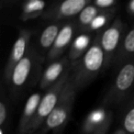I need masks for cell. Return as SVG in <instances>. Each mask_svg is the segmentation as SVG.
Wrapping results in <instances>:
<instances>
[{
    "instance_id": "d4e9b609",
    "label": "cell",
    "mask_w": 134,
    "mask_h": 134,
    "mask_svg": "<svg viewBox=\"0 0 134 134\" xmlns=\"http://www.w3.org/2000/svg\"><path fill=\"white\" fill-rule=\"evenodd\" d=\"M31 134H41V131H40V130H38V131L33 132V133H31Z\"/></svg>"
},
{
    "instance_id": "ba28073f",
    "label": "cell",
    "mask_w": 134,
    "mask_h": 134,
    "mask_svg": "<svg viewBox=\"0 0 134 134\" xmlns=\"http://www.w3.org/2000/svg\"><path fill=\"white\" fill-rule=\"evenodd\" d=\"M30 39H31V31L27 29H20L19 31L17 39L14 42L11 49V52L7 62L4 70V81L7 85L9 84L10 78L13 70L17 64L25 57L28 52L30 45Z\"/></svg>"
},
{
    "instance_id": "7402d4cb",
    "label": "cell",
    "mask_w": 134,
    "mask_h": 134,
    "mask_svg": "<svg viewBox=\"0 0 134 134\" xmlns=\"http://www.w3.org/2000/svg\"><path fill=\"white\" fill-rule=\"evenodd\" d=\"M111 121H112V119H109L104 126L102 127L101 129H99L98 130H97L96 132H94L93 134H107V132L108 131V129H109L110 125H111Z\"/></svg>"
},
{
    "instance_id": "44dd1931",
    "label": "cell",
    "mask_w": 134,
    "mask_h": 134,
    "mask_svg": "<svg viewBox=\"0 0 134 134\" xmlns=\"http://www.w3.org/2000/svg\"><path fill=\"white\" fill-rule=\"evenodd\" d=\"M92 4L101 10H112L116 9L118 3L115 0H95L92 1Z\"/></svg>"
},
{
    "instance_id": "7c38bea8",
    "label": "cell",
    "mask_w": 134,
    "mask_h": 134,
    "mask_svg": "<svg viewBox=\"0 0 134 134\" xmlns=\"http://www.w3.org/2000/svg\"><path fill=\"white\" fill-rule=\"evenodd\" d=\"M63 26V22H52L45 27L41 31L39 37V41H38L37 51L43 60L46 59Z\"/></svg>"
},
{
    "instance_id": "2e32d148",
    "label": "cell",
    "mask_w": 134,
    "mask_h": 134,
    "mask_svg": "<svg viewBox=\"0 0 134 134\" xmlns=\"http://www.w3.org/2000/svg\"><path fill=\"white\" fill-rule=\"evenodd\" d=\"M47 3L42 0H28L21 7L20 19L28 21L30 19L42 17L46 11Z\"/></svg>"
},
{
    "instance_id": "30bf717a",
    "label": "cell",
    "mask_w": 134,
    "mask_h": 134,
    "mask_svg": "<svg viewBox=\"0 0 134 134\" xmlns=\"http://www.w3.org/2000/svg\"><path fill=\"white\" fill-rule=\"evenodd\" d=\"M72 68V64L67 56L62 57L51 63L42 71L39 86L41 89L48 90L58 82Z\"/></svg>"
},
{
    "instance_id": "4fadbf2b",
    "label": "cell",
    "mask_w": 134,
    "mask_h": 134,
    "mask_svg": "<svg viewBox=\"0 0 134 134\" xmlns=\"http://www.w3.org/2000/svg\"><path fill=\"white\" fill-rule=\"evenodd\" d=\"M111 119V113L108 112L104 108H97L91 110L86 117L84 123H83V133L93 134L94 132L102 128Z\"/></svg>"
},
{
    "instance_id": "5bb4252c",
    "label": "cell",
    "mask_w": 134,
    "mask_h": 134,
    "mask_svg": "<svg viewBox=\"0 0 134 134\" xmlns=\"http://www.w3.org/2000/svg\"><path fill=\"white\" fill-rule=\"evenodd\" d=\"M92 35L88 32H82L75 38L68 52V59L72 65L84 56L92 44Z\"/></svg>"
},
{
    "instance_id": "ffe728a7",
    "label": "cell",
    "mask_w": 134,
    "mask_h": 134,
    "mask_svg": "<svg viewBox=\"0 0 134 134\" xmlns=\"http://www.w3.org/2000/svg\"><path fill=\"white\" fill-rule=\"evenodd\" d=\"M8 119V107L5 101L4 95L2 94V99L0 101V127L4 128Z\"/></svg>"
},
{
    "instance_id": "8fae6325",
    "label": "cell",
    "mask_w": 134,
    "mask_h": 134,
    "mask_svg": "<svg viewBox=\"0 0 134 134\" xmlns=\"http://www.w3.org/2000/svg\"><path fill=\"white\" fill-rule=\"evenodd\" d=\"M41 97H42L39 92H35L31 94L27 99L20 119H19V134H30V127L36 117Z\"/></svg>"
},
{
    "instance_id": "603a6c76",
    "label": "cell",
    "mask_w": 134,
    "mask_h": 134,
    "mask_svg": "<svg viewBox=\"0 0 134 134\" xmlns=\"http://www.w3.org/2000/svg\"><path fill=\"white\" fill-rule=\"evenodd\" d=\"M127 11H128V13L130 16L134 17V0L128 3V5H127Z\"/></svg>"
},
{
    "instance_id": "3957f363",
    "label": "cell",
    "mask_w": 134,
    "mask_h": 134,
    "mask_svg": "<svg viewBox=\"0 0 134 134\" xmlns=\"http://www.w3.org/2000/svg\"><path fill=\"white\" fill-rule=\"evenodd\" d=\"M76 92L77 90L72 84L71 78H70V81L63 89L55 108L47 118L42 127L40 129L41 134H47V132H49L50 130H53V131L61 130L66 125L75 105Z\"/></svg>"
},
{
    "instance_id": "cb8c5ba5",
    "label": "cell",
    "mask_w": 134,
    "mask_h": 134,
    "mask_svg": "<svg viewBox=\"0 0 134 134\" xmlns=\"http://www.w3.org/2000/svg\"><path fill=\"white\" fill-rule=\"evenodd\" d=\"M113 134H129V133H127V132L125 131V130H123L122 128H121V129H119L118 130H116V131L114 132Z\"/></svg>"
},
{
    "instance_id": "52a82bcc",
    "label": "cell",
    "mask_w": 134,
    "mask_h": 134,
    "mask_svg": "<svg viewBox=\"0 0 134 134\" xmlns=\"http://www.w3.org/2000/svg\"><path fill=\"white\" fill-rule=\"evenodd\" d=\"M91 2L90 0H65L48 8L41 18L52 22H62L64 19L78 17L83 9Z\"/></svg>"
},
{
    "instance_id": "6da1fadb",
    "label": "cell",
    "mask_w": 134,
    "mask_h": 134,
    "mask_svg": "<svg viewBox=\"0 0 134 134\" xmlns=\"http://www.w3.org/2000/svg\"><path fill=\"white\" fill-rule=\"evenodd\" d=\"M100 34L101 31L97 32L87 52L72 65L71 82L77 91L87 86L103 68H106L105 54L100 44Z\"/></svg>"
},
{
    "instance_id": "d6986e66",
    "label": "cell",
    "mask_w": 134,
    "mask_h": 134,
    "mask_svg": "<svg viewBox=\"0 0 134 134\" xmlns=\"http://www.w3.org/2000/svg\"><path fill=\"white\" fill-rule=\"evenodd\" d=\"M122 129L129 134H134V97L127 108L122 119Z\"/></svg>"
},
{
    "instance_id": "5b68a950",
    "label": "cell",
    "mask_w": 134,
    "mask_h": 134,
    "mask_svg": "<svg viewBox=\"0 0 134 134\" xmlns=\"http://www.w3.org/2000/svg\"><path fill=\"white\" fill-rule=\"evenodd\" d=\"M71 70L72 68L56 84L51 86L48 90H46L44 96H42L41 102H40L39 108H38L36 117L34 119L33 122H32L31 127H30V134L38 131V130L42 127L43 123L45 122L47 118L53 111L57 103L59 102V99L61 97L63 89H64L66 85L70 81Z\"/></svg>"
},
{
    "instance_id": "ac0fdd59",
    "label": "cell",
    "mask_w": 134,
    "mask_h": 134,
    "mask_svg": "<svg viewBox=\"0 0 134 134\" xmlns=\"http://www.w3.org/2000/svg\"><path fill=\"white\" fill-rule=\"evenodd\" d=\"M116 9L112 10H107V11H103L98 17L96 18V19L91 23V25L89 26V28L87 29V31H93V30H98L101 31L100 30H102L103 28H105L106 26H108V22L111 20L112 17L115 14Z\"/></svg>"
},
{
    "instance_id": "277c9868",
    "label": "cell",
    "mask_w": 134,
    "mask_h": 134,
    "mask_svg": "<svg viewBox=\"0 0 134 134\" xmlns=\"http://www.w3.org/2000/svg\"><path fill=\"white\" fill-rule=\"evenodd\" d=\"M134 86V59L119 67V72L104 99L105 106H119L128 97Z\"/></svg>"
},
{
    "instance_id": "7a4b0ae2",
    "label": "cell",
    "mask_w": 134,
    "mask_h": 134,
    "mask_svg": "<svg viewBox=\"0 0 134 134\" xmlns=\"http://www.w3.org/2000/svg\"><path fill=\"white\" fill-rule=\"evenodd\" d=\"M44 60L34 46H30L25 57L13 70L9 84L11 98L18 99L25 91L40 82L42 71L41 64Z\"/></svg>"
},
{
    "instance_id": "9c48e42d",
    "label": "cell",
    "mask_w": 134,
    "mask_h": 134,
    "mask_svg": "<svg viewBox=\"0 0 134 134\" xmlns=\"http://www.w3.org/2000/svg\"><path fill=\"white\" fill-rule=\"evenodd\" d=\"M78 30L76 22H68L63 24L62 30H60L52 49L49 52L46 57L47 62L52 63L56 60L62 58L61 56L63 52L69 47H71L74 40H75V34Z\"/></svg>"
},
{
    "instance_id": "9a60e30c",
    "label": "cell",
    "mask_w": 134,
    "mask_h": 134,
    "mask_svg": "<svg viewBox=\"0 0 134 134\" xmlns=\"http://www.w3.org/2000/svg\"><path fill=\"white\" fill-rule=\"evenodd\" d=\"M134 59V24L127 30L119 52L114 60L116 66L119 67L126 62Z\"/></svg>"
},
{
    "instance_id": "e0dca14e",
    "label": "cell",
    "mask_w": 134,
    "mask_h": 134,
    "mask_svg": "<svg viewBox=\"0 0 134 134\" xmlns=\"http://www.w3.org/2000/svg\"><path fill=\"white\" fill-rule=\"evenodd\" d=\"M103 11H107V10H101L95 7L92 2L90 3L88 6L83 9V11L77 17V20L75 21L77 24V28L78 30H81L82 32H86L87 29L91 25V23L96 19V18L98 17Z\"/></svg>"
},
{
    "instance_id": "8992f818",
    "label": "cell",
    "mask_w": 134,
    "mask_h": 134,
    "mask_svg": "<svg viewBox=\"0 0 134 134\" xmlns=\"http://www.w3.org/2000/svg\"><path fill=\"white\" fill-rule=\"evenodd\" d=\"M127 30L120 18L116 19L100 34V44L105 54L106 68L114 62Z\"/></svg>"
}]
</instances>
